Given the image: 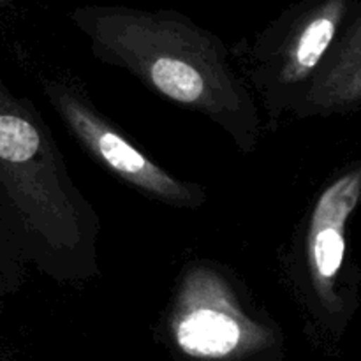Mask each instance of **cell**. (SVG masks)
<instances>
[{
  "instance_id": "obj_6",
  "label": "cell",
  "mask_w": 361,
  "mask_h": 361,
  "mask_svg": "<svg viewBox=\"0 0 361 361\" xmlns=\"http://www.w3.org/2000/svg\"><path fill=\"white\" fill-rule=\"evenodd\" d=\"M361 203V159L324 185L310 208L303 235L307 291L317 319L342 334L358 307V282L345 277L348 229Z\"/></svg>"
},
{
  "instance_id": "obj_2",
  "label": "cell",
  "mask_w": 361,
  "mask_h": 361,
  "mask_svg": "<svg viewBox=\"0 0 361 361\" xmlns=\"http://www.w3.org/2000/svg\"><path fill=\"white\" fill-rule=\"evenodd\" d=\"M0 222L18 252L56 282L99 274V215L74 185L34 102L0 78Z\"/></svg>"
},
{
  "instance_id": "obj_7",
  "label": "cell",
  "mask_w": 361,
  "mask_h": 361,
  "mask_svg": "<svg viewBox=\"0 0 361 361\" xmlns=\"http://www.w3.org/2000/svg\"><path fill=\"white\" fill-rule=\"evenodd\" d=\"M361 108V0L353 9L309 94L293 115L328 116Z\"/></svg>"
},
{
  "instance_id": "obj_4",
  "label": "cell",
  "mask_w": 361,
  "mask_h": 361,
  "mask_svg": "<svg viewBox=\"0 0 361 361\" xmlns=\"http://www.w3.org/2000/svg\"><path fill=\"white\" fill-rule=\"evenodd\" d=\"M356 4L298 0L254 39L247 74L271 122L302 104Z\"/></svg>"
},
{
  "instance_id": "obj_3",
  "label": "cell",
  "mask_w": 361,
  "mask_h": 361,
  "mask_svg": "<svg viewBox=\"0 0 361 361\" xmlns=\"http://www.w3.org/2000/svg\"><path fill=\"white\" fill-rule=\"evenodd\" d=\"M164 342L178 361H282L277 324L245 305L224 271L192 264L169 305Z\"/></svg>"
},
{
  "instance_id": "obj_1",
  "label": "cell",
  "mask_w": 361,
  "mask_h": 361,
  "mask_svg": "<svg viewBox=\"0 0 361 361\" xmlns=\"http://www.w3.org/2000/svg\"><path fill=\"white\" fill-rule=\"evenodd\" d=\"M71 21L92 53L173 104L221 127L243 154L261 136V113L226 42L185 14L130 6H80Z\"/></svg>"
},
{
  "instance_id": "obj_9",
  "label": "cell",
  "mask_w": 361,
  "mask_h": 361,
  "mask_svg": "<svg viewBox=\"0 0 361 361\" xmlns=\"http://www.w3.org/2000/svg\"><path fill=\"white\" fill-rule=\"evenodd\" d=\"M0 2H4V0H0Z\"/></svg>"
},
{
  "instance_id": "obj_8",
  "label": "cell",
  "mask_w": 361,
  "mask_h": 361,
  "mask_svg": "<svg viewBox=\"0 0 361 361\" xmlns=\"http://www.w3.org/2000/svg\"><path fill=\"white\" fill-rule=\"evenodd\" d=\"M6 295H9V291H7V289L0 284V303H2V300L6 298Z\"/></svg>"
},
{
  "instance_id": "obj_5",
  "label": "cell",
  "mask_w": 361,
  "mask_h": 361,
  "mask_svg": "<svg viewBox=\"0 0 361 361\" xmlns=\"http://www.w3.org/2000/svg\"><path fill=\"white\" fill-rule=\"evenodd\" d=\"M41 88L67 133L95 164L116 180L148 200L180 210H200L207 203L203 187L176 178L152 161L92 104L83 88L73 80L42 78Z\"/></svg>"
}]
</instances>
